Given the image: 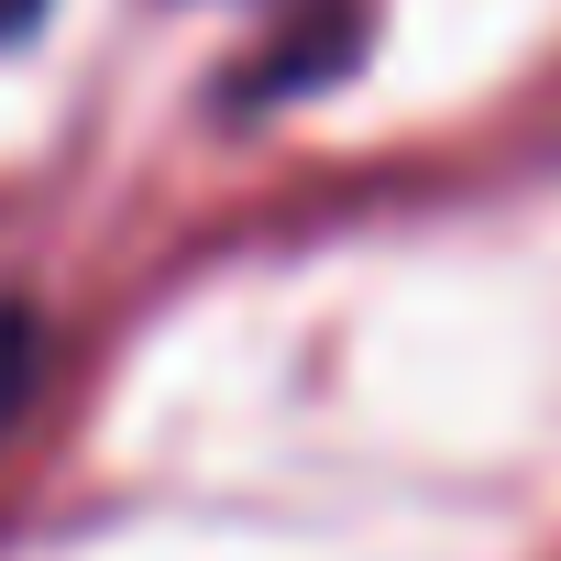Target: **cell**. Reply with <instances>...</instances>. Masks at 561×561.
I'll return each mask as SVG.
<instances>
[{"instance_id":"cell-1","label":"cell","mask_w":561,"mask_h":561,"mask_svg":"<svg viewBox=\"0 0 561 561\" xmlns=\"http://www.w3.org/2000/svg\"><path fill=\"white\" fill-rule=\"evenodd\" d=\"M23 375H34V320H23V309H0V419H12Z\"/></svg>"},{"instance_id":"cell-2","label":"cell","mask_w":561,"mask_h":561,"mask_svg":"<svg viewBox=\"0 0 561 561\" xmlns=\"http://www.w3.org/2000/svg\"><path fill=\"white\" fill-rule=\"evenodd\" d=\"M34 23H45V0H0V45H23Z\"/></svg>"}]
</instances>
